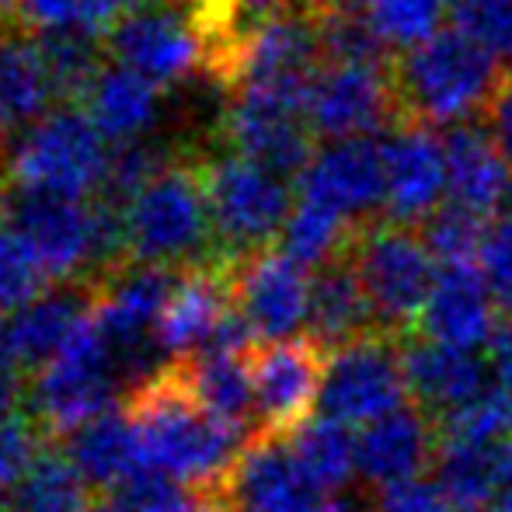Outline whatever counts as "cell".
Segmentation results:
<instances>
[{
	"label": "cell",
	"instance_id": "cell-1",
	"mask_svg": "<svg viewBox=\"0 0 512 512\" xmlns=\"http://www.w3.org/2000/svg\"><path fill=\"white\" fill-rule=\"evenodd\" d=\"M122 408L136 422L143 464L182 478L203 495L216 492L255 432L216 418L189 384L185 359H168L154 377L126 391Z\"/></svg>",
	"mask_w": 512,
	"mask_h": 512
},
{
	"label": "cell",
	"instance_id": "cell-2",
	"mask_svg": "<svg viewBox=\"0 0 512 512\" xmlns=\"http://www.w3.org/2000/svg\"><path fill=\"white\" fill-rule=\"evenodd\" d=\"M512 63L460 28H439L425 42L398 49L391 63L398 126H460L481 122L509 81Z\"/></svg>",
	"mask_w": 512,
	"mask_h": 512
},
{
	"label": "cell",
	"instance_id": "cell-3",
	"mask_svg": "<svg viewBox=\"0 0 512 512\" xmlns=\"http://www.w3.org/2000/svg\"><path fill=\"white\" fill-rule=\"evenodd\" d=\"M129 244L133 262L161 269H192V265L230 262L223 258L213 234L203 147L178 143L171 161L147 182V189L129 203Z\"/></svg>",
	"mask_w": 512,
	"mask_h": 512
},
{
	"label": "cell",
	"instance_id": "cell-4",
	"mask_svg": "<svg viewBox=\"0 0 512 512\" xmlns=\"http://www.w3.org/2000/svg\"><path fill=\"white\" fill-rule=\"evenodd\" d=\"M203 182L223 258L244 262L276 248L293 216L290 182L227 147H203Z\"/></svg>",
	"mask_w": 512,
	"mask_h": 512
},
{
	"label": "cell",
	"instance_id": "cell-5",
	"mask_svg": "<svg viewBox=\"0 0 512 512\" xmlns=\"http://www.w3.org/2000/svg\"><path fill=\"white\" fill-rule=\"evenodd\" d=\"M112 150L81 105H60L7 147V182L25 192L91 199L105 182Z\"/></svg>",
	"mask_w": 512,
	"mask_h": 512
},
{
	"label": "cell",
	"instance_id": "cell-6",
	"mask_svg": "<svg viewBox=\"0 0 512 512\" xmlns=\"http://www.w3.org/2000/svg\"><path fill=\"white\" fill-rule=\"evenodd\" d=\"M352 262L380 328L398 338L411 335L439 276L418 223H401L391 216L363 223L352 241Z\"/></svg>",
	"mask_w": 512,
	"mask_h": 512
},
{
	"label": "cell",
	"instance_id": "cell-7",
	"mask_svg": "<svg viewBox=\"0 0 512 512\" xmlns=\"http://www.w3.org/2000/svg\"><path fill=\"white\" fill-rule=\"evenodd\" d=\"M122 387L115 352L95 324V317L81 324L28 384V411L42 425L46 436H70L77 425L112 408Z\"/></svg>",
	"mask_w": 512,
	"mask_h": 512
},
{
	"label": "cell",
	"instance_id": "cell-8",
	"mask_svg": "<svg viewBox=\"0 0 512 512\" xmlns=\"http://www.w3.org/2000/svg\"><path fill=\"white\" fill-rule=\"evenodd\" d=\"M220 147L248 157L286 182H300L317 154V136L307 122V98L262 88L234 91L227 95L220 119Z\"/></svg>",
	"mask_w": 512,
	"mask_h": 512
},
{
	"label": "cell",
	"instance_id": "cell-9",
	"mask_svg": "<svg viewBox=\"0 0 512 512\" xmlns=\"http://www.w3.org/2000/svg\"><path fill=\"white\" fill-rule=\"evenodd\" d=\"M401 338L377 331L328 352L317 415L342 425H370L408 405Z\"/></svg>",
	"mask_w": 512,
	"mask_h": 512
},
{
	"label": "cell",
	"instance_id": "cell-10",
	"mask_svg": "<svg viewBox=\"0 0 512 512\" xmlns=\"http://www.w3.org/2000/svg\"><path fill=\"white\" fill-rule=\"evenodd\" d=\"M209 495L230 512H338V499L300 467L286 436L265 429L248 439L223 485Z\"/></svg>",
	"mask_w": 512,
	"mask_h": 512
},
{
	"label": "cell",
	"instance_id": "cell-11",
	"mask_svg": "<svg viewBox=\"0 0 512 512\" xmlns=\"http://www.w3.org/2000/svg\"><path fill=\"white\" fill-rule=\"evenodd\" d=\"M307 122L324 140H356L398 126L391 63H324L310 81Z\"/></svg>",
	"mask_w": 512,
	"mask_h": 512
},
{
	"label": "cell",
	"instance_id": "cell-12",
	"mask_svg": "<svg viewBox=\"0 0 512 512\" xmlns=\"http://www.w3.org/2000/svg\"><path fill=\"white\" fill-rule=\"evenodd\" d=\"M108 53L115 63L136 70L157 88L189 81L192 74L206 77V49L199 32L182 11L171 4H154L133 11L108 35Z\"/></svg>",
	"mask_w": 512,
	"mask_h": 512
},
{
	"label": "cell",
	"instance_id": "cell-13",
	"mask_svg": "<svg viewBox=\"0 0 512 512\" xmlns=\"http://www.w3.org/2000/svg\"><path fill=\"white\" fill-rule=\"evenodd\" d=\"M300 199L331 209L349 223H370L384 216L387 199V168L384 143L373 136L356 140H331L317 147L310 168L300 175Z\"/></svg>",
	"mask_w": 512,
	"mask_h": 512
},
{
	"label": "cell",
	"instance_id": "cell-14",
	"mask_svg": "<svg viewBox=\"0 0 512 512\" xmlns=\"http://www.w3.org/2000/svg\"><path fill=\"white\" fill-rule=\"evenodd\" d=\"M234 307L262 342H283L307 328L310 272L283 248L248 255L234 269Z\"/></svg>",
	"mask_w": 512,
	"mask_h": 512
},
{
	"label": "cell",
	"instance_id": "cell-15",
	"mask_svg": "<svg viewBox=\"0 0 512 512\" xmlns=\"http://www.w3.org/2000/svg\"><path fill=\"white\" fill-rule=\"evenodd\" d=\"M324 366L328 352L307 335L255 345L251 373L258 394V425L265 432L286 436L310 418V408H317L321 394Z\"/></svg>",
	"mask_w": 512,
	"mask_h": 512
},
{
	"label": "cell",
	"instance_id": "cell-16",
	"mask_svg": "<svg viewBox=\"0 0 512 512\" xmlns=\"http://www.w3.org/2000/svg\"><path fill=\"white\" fill-rule=\"evenodd\" d=\"M11 220L35 244L53 283H88L95 248L91 199L11 189Z\"/></svg>",
	"mask_w": 512,
	"mask_h": 512
},
{
	"label": "cell",
	"instance_id": "cell-17",
	"mask_svg": "<svg viewBox=\"0 0 512 512\" xmlns=\"http://www.w3.org/2000/svg\"><path fill=\"white\" fill-rule=\"evenodd\" d=\"M98 286L91 283H56L32 304L4 314L0 321V356L21 373H39L49 359L60 356L77 328L91 317Z\"/></svg>",
	"mask_w": 512,
	"mask_h": 512
},
{
	"label": "cell",
	"instance_id": "cell-18",
	"mask_svg": "<svg viewBox=\"0 0 512 512\" xmlns=\"http://www.w3.org/2000/svg\"><path fill=\"white\" fill-rule=\"evenodd\" d=\"M401 363H405L411 405H418L436 422L492 391L488 377L495 370H488L478 352L436 342L418 331L401 338Z\"/></svg>",
	"mask_w": 512,
	"mask_h": 512
},
{
	"label": "cell",
	"instance_id": "cell-19",
	"mask_svg": "<svg viewBox=\"0 0 512 512\" xmlns=\"http://www.w3.org/2000/svg\"><path fill=\"white\" fill-rule=\"evenodd\" d=\"M439 429L418 405H408L363 425L356 436V478L370 495L415 481L436 460Z\"/></svg>",
	"mask_w": 512,
	"mask_h": 512
},
{
	"label": "cell",
	"instance_id": "cell-20",
	"mask_svg": "<svg viewBox=\"0 0 512 512\" xmlns=\"http://www.w3.org/2000/svg\"><path fill=\"white\" fill-rule=\"evenodd\" d=\"M234 269L237 262L192 265L178 276L168 307L157 317L154 338L168 359L196 356L209 342L223 317L234 310Z\"/></svg>",
	"mask_w": 512,
	"mask_h": 512
},
{
	"label": "cell",
	"instance_id": "cell-21",
	"mask_svg": "<svg viewBox=\"0 0 512 512\" xmlns=\"http://www.w3.org/2000/svg\"><path fill=\"white\" fill-rule=\"evenodd\" d=\"M387 199L384 216L422 223L446 189V143L429 126H394L384 140Z\"/></svg>",
	"mask_w": 512,
	"mask_h": 512
},
{
	"label": "cell",
	"instance_id": "cell-22",
	"mask_svg": "<svg viewBox=\"0 0 512 512\" xmlns=\"http://www.w3.org/2000/svg\"><path fill=\"white\" fill-rule=\"evenodd\" d=\"M53 108L60 102L39 35L21 21L0 25V147L7 150Z\"/></svg>",
	"mask_w": 512,
	"mask_h": 512
},
{
	"label": "cell",
	"instance_id": "cell-23",
	"mask_svg": "<svg viewBox=\"0 0 512 512\" xmlns=\"http://www.w3.org/2000/svg\"><path fill=\"white\" fill-rule=\"evenodd\" d=\"M499 321L502 310L495 304L485 276L474 272V265H446L436 276L432 297L415 331L436 338V342L478 352L481 345H492Z\"/></svg>",
	"mask_w": 512,
	"mask_h": 512
},
{
	"label": "cell",
	"instance_id": "cell-24",
	"mask_svg": "<svg viewBox=\"0 0 512 512\" xmlns=\"http://www.w3.org/2000/svg\"><path fill=\"white\" fill-rule=\"evenodd\" d=\"M304 331L324 352H335L342 345L384 331L366 297L356 262H352V248L310 272V310Z\"/></svg>",
	"mask_w": 512,
	"mask_h": 512
},
{
	"label": "cell",
	"instance_id": "cell-25",
	"mask_svg": "<svg viewBox=\"0 0 512 512\" xmlns=\"http://www.w3.org/2000/svg\"><path fill=\"white\" fill-rule=\"evenodd\" d=\"M446 143V189L450 203L488 216L509 196V157L485 129V122H460L443 136Z\"/></svg>",
	"mask_w": 512,
	"mask_h": 512
},
{
	"label": "cell",
	"instance_id": "cell-26",
	"mask_svg": "<svg viewBox=\"0 0 512 512\" xmlns=\"http://www.w3.org/2000/svg\"><path fill=\"white\" fill-rule=\"evenodd\" d=\"M67 439V457L77 464V471L88 478L91 488H108L112 492L122 478L143 467V443L136 422L129 411L108 408L95 415L91 422L77 425Z\"/></svg>",
	"mask_w": 512,
	"mask_h": 512
},
{
	"label": "cell",
	"instance_id": "cell-27",
	"mask_svg": "<svg viewBox=\"0 0 512 512\" xmlns=\"http://www.w3.org/2000/svg\"><path fill=\"white\" fill-rule=\"evenodd\" d=\"M81 108L102 129L105 140L129 143L140 140L154 126L157 108H161V88L154 81H147L143 74L112 60Z\"/></svg>",
	"mask_w": 512,
	"mask_h": 512
},
{
	"label": "cell",
	"instance_id": "cell-28",
	"mask_svg": "<svg viewBox=\"0 0 512 512\" xmlns=\"http://www.w3.org/2000/svg\"><path fill=\"white\" fill-rule=\"evenodd\" d=\"M255 352V349H251ZM251 352H196L185 356L189 384L196 398L230 425H258V394L255 373H251Z\"/></svg>",
	"mask_w": 512,
	"mask_h": 512
},
{
	"label": "cell",
	"instance_id": "cell-29",
	"mask_svg": "<svg viewBox=\"0 0 512 512\" xmlns=\"http://www.w3.org/2000/svg\"><path fill=\"white\" fill-rule=\"evenodd\" d=\"M14 512H88L91 485L60 446H42L21 481L11 488Z\"/></svg>",
	"mask_w": 512,
	"mask_h": 512
},
{
	"label": "cell",
	"instance_id": "cell-30",
	"mask_svg": "<svg viewBox=\"0 0 512 512\" xmlns=\"http://www.w3.org/2000/svg\"><path fill=\"white\" fill-rule=\"evenodd\" d=\"M506 443H474V439H439L432 474L439 492L457 509H481L492 499L495 471Z\"/></svg>",
	"mask_w": 512,
	"mask_h": 512
},
{
	"label": "cell",
	"instance_id": "cell-31",
	"mask_svg": "<svg viewBox=\"0 0 512 512\" xmlns=\"http://www.w3.org/2000/svg\"><path fill=\"white\" fill-rule=\"evenodd\" d=\"M286 443H290L293 457L300 460V467L328 495H338L352 485V474H356V436L349 432V425L324 415H310L293 432H286Z\"/></svg>",
	"mask_w": 512,
	"mask_h": 512
},
{
	"label": "cell",
	"instance_id": "cell-32",
	"mask_svg": "<svg viewBox=\"0 0 512 512\" xmlns=\"http://www.w3.org/2000/svg\"><path fill=\"white\" fill-rule=\"evenodd\" d=\"M39 46L46 53L49 74H53L56 102L60 105H84L95 81L112 63L108 39L98 35H74V32H49L39 35Z\"/></svg>",
	"mask_w": 512,
	"mask_h": 512
},
{
	"label": "cell",
	"instance_id": "cell-33",
	"mask_svg": "<svg viewBox=\"0 0 512 512\" xmlns=\"http://www.w3.org/2000/svg\"><path fill=\"white\" fill-rule=\"evenodd\" d=\"M356 234H359V223H349L338 213H331V209L310 203V199H300V203L293 206V216H290V223H286L279 244H283L286 255L297 258L300 265L317 269V265L328 262V258L349 251Z\"/></svg>",
	"mask_w": 512,
	"mask_h": 512
},
{
	"label": "cell",
	"instance_id": "cell-34",
	"mask_svg": "<svg viewBox=\"0 0 512 512\" xmlns=\"http://www.w3.org/2000/svg\"><path fill=\"white\" fill-rule=\"evenodd\" d=\"M126 18L119 0H21L18 21L35 35L74 32L108 39Z\"/></svg>",
	"mask_w": 512,
	"mask_h": 512
},
{
	"label": "cell",
	"instance_id": "cell-35",
	"mask_svg": "<svg viewBox=\"0 0 512 512\" xmlns=\"http://www.w3.org/2000/svg\"><path fill=\"white\" fill-rule=\"evenodd\" d=\"M108 506L115 512H203L206 495L161 467L143 464L108 492Z\"/></svg>",
	"mask_w": 512,
	"mask_h": 512
},
{
	"label": "cell",
	"instance_id": "cell-36",
	"mask_svg": "<svg viewBox=\"0 0 512 512\" xmlns=\"http://www.w3.org/2000/svg\"><path fill=\"white\" fill-rule=\"evenodd\" d=\"M418 230H422L432 258L446 269V265H471L481 255V241H485L488 223L474 209L443 203L418 223Z\"/></svg>",
	"mask_w": 512,
	"mask_h": 512
},
{
	"label": "cell",
	"instance_id": "cell-37",
	"mask_svg": "<svg viewBox=\"0 0 512 512\" xmlns=\"http://www.w3.org/2000/svg\"><path fill=\"white\" fill-rule=\"evenodd\" d=\"M56 286L35 244L21 230H0V314H14Z\"/></svg>",
	"mask_w": 512,
	"mask_h": 512
},
{
	"label": "cell",
	"instance_id": "cell-38",
	"mask_svg": "<svg viewBox=\"0 0 512 512\" xmlns=\"http://www.w3.org/2000/svg\"><path fill=\"white\" fill-rule=\"evenodd\" d=\"M450 11V0H370L366 18L391 42L394 49H408L439 32V18Z\"/></svg>",
	"mask_w": 512,
	"mask_h": 512
},
{
	"label": "cell",
	"instance_id": "cell-39",
	"mask_svg": "<svg viewBox=\"0 0 512 512\" xmlns=\"http://www.w3.org/2000/svg\"><path fill=\"white\" fill-rule=\"evenodd\" d=\"M450 18L502 60L512 56V0H450Z\"/></svg>",
	"mask_w": 512,
	"mask_h": 512
},
{
	"label": "cell",
	"instance_id": "cell-40",
	"mask_svg": "<svg viewBox=\"0 0 512 512\" xmlns=\"http://www.w3.org/2000/svg\"><path fill=\"white\" fill-rule=\"evenodd\" d=\"M46 432L32 418V411H14L0 418V492L14 488L21 474L32 467L39 450L46 446Z\"/></svg>",
	"mask_w": 512,
	"mask_h": 512
},
{
	"label": "cell",
	"instance_id": "cell-41",
	"mask_svg": "<svg viewBox=\"0 0 512 512\" xmlns=\"http://www.w3.org/2000/svg\"><path fill=\"white\" fill-rule=\"evenodd\" d=\"M478 262L495 304L502 314H512V209L488 223Z\"/></svg>",
	"mask_w": 512,
	"mask_h": 512
},
{
	"label": "cell",
	"instance_id": "cell-42",
	"mask_svg": "<svg viewBox=\"0 0 512 512\" xmlns=\"http://www.w3.org/2000/svg\"><path fill=\"white\" fill-rule=\"evenodd\" d=\"M481 122H485V129L495 136V143H499L502 154H506L512 164V74H509V81L502 84V91L495 95L492 108H488Z\"/></svg>",
	"mask_w": 512,
	"mask_h": 512
},
{
	"label": "cell",
	"instance_id": "cell-43",
	"mask_svg": "<svg viewBox=\"0 0 512 512\" xmlns=\"http://www.w3.org/2000/svg\"><path fill=\"white\" fill-rule=\"evenodd\" d=\"M488 359H492L499 387H506L512 394V314H502L499 328L492 335V345H488Z\"/></svg>",
	"mask_w": 512,
	"mask_h": 512
},
{
	"label": "cell",
	"instance_id": "cell-44",
	"mask_svg": "<svg viewBox=\"0 0 512 512\" xmlns=\"http://www.w3.org/2000/svg\"><path fill=\"white\" fill-rule=\"evenodd\" d=\"M488 509H492V512H512V443L502 446L499 471H495V485H492Z\"/></svg>",
	"mask_w": 512,
	"mask_h": 512
},
{
	"label": "cell",
	"instance_id": "cell-45",
	"mask_svg": "<svg viewBox=\"0 0 512 512\" xmlns=\"http://www.w3.org/2000/svg\"><path fill=\"white\" fill-rule=\"evenodd\" d=\"M21 370L0 356V418L21 411Z\"/></svg>",
	"mask_w": 512,
	"mask_h": 512
},
{
	"label": "cell",
	"instance_id": "cell-46",
	"mask_svg": "<svg viewBox=\"0 0 512 512\" xmlns=\"http://www.w3.org/2000/svg\"><path fill=\"white\" fill-rule=\"evenodd\" d=\"M248 21H262L276 11H286V7H300V4H335V0H241Z\"/></svg>",
	"mask_w": 512,
	"mask_h": 512
},
{
	"label": "cell",
	"instance_id": "cell-47",
	"mask_svg": "<svg viewBox=\"0 0 512 512\" xmlns=\"http://www.w3.org/2000/svg\"><path fill=\"white\" fill-rule=\"evenodd\" d=\"M7 216H11V182H7V161L0 157V230Z\"/></svg>",
	"mask_w": 512,
	"mask_h": 512
},
{
	"label": "cell",
	"instance_id": "cell-48",
	"mask_svg": "<svg viewBox=\"0 0 512 512\" xmlns=\"http://www.w3.org/2000/svg\"><path fill=\"white\" fill-rule=\"evenodd\" d=\"M18 11H21V0H0V25L18 21Z\"/></svg>",
	"mask_w": 512,
	"mask_h": 512
},
{
	"label": "cell",
	"instance_id": "cell-49",
	"mask_svg": "<svg viewBox=\"0 0 512 512\" xmlns=\"http://www.w3.org/2000/svg\"><path fill=\"white\" fill-rule=\"evenodd\" d=\"M119 4H122V11H126V14H133V11H143V7L161 4V0H119Z\"/></svg>",
	"mask_w": 512,
	"mask_h": 512
},
{
	"label": "cell",
	"instance_id": "cell-50",
	"mask_svg": "<svg viewBox=\"0 0 512 512\" xmlns=\"http://www.w3.org/2000/svg\"><path fill=\"white\" fill-rule=\"evenodd\" d=\"M370 0H335V7H349V11H366Z\"/></svg>",
	"mask_w": 512,
	"mask_h": 512
},
{
	"label": "cell",
	"instance_id": "cell-51",
	"mask_svg": "<svg viewBox=\"0 0 512 512\" xmlns=\"http://www.w3.org/2000/svg\"><path fill=\"white\" fill-rule=\"evenodd\" d=\"M88 512H115L112 506H108V502H98V506H91Z\"/></svg>",
	"mask_w": 512,
	"mask_h": 512
},
{
	"label": "cell",
	"instance_id": "cell-52",
	"mask_svg": "<svg viewBox=\"0 0 512 512\" xmlns=\"http://www.w3.org/2000/svg\"><path fill=\"white\" fill-rule=\"evenodd\" d=\"M453 512H492V509H488V506H481V509H457V506H453Z\"/></svg>",
	"mask_w": 512,
	"mask_h": 512
},
{
	"label": "cell",
	"instance_id": "cell-53",
	"mask_svg": "<svg viewBox=\"0 0 512 512\" xmlns=\"http://www.w3.org/2000/svg\"><path fill=\"white\" fill-rule=\"evenodd\" d=\"M509 439H512V394H509Z\"/></svg>",
	"mask_w": 512,
	"mask_h": 512
},
{
	"label": "cell",
	"instance_id": "cell-54",
	"mask_svg": "<svg viewBox=\"0 0 512 512\" xmlns=\"http://www.w3.org/2000/svg\"><path fill=\"white\" fill-rule=\"evenodd\" d=\"M0 157H4V161H7V150H4V147H0Z\"/></svg>",
	"mask_w": 512,
	"mask_h": 512
}]
</instances>
